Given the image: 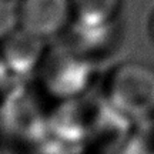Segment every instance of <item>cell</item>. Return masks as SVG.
Returning <instances> with one entry per match:
<instances>
[{
	"label": "cell",
	"mask_w": 154,
	"mask_h": 154,
	"mask_svg": "<svg viewBox=\"0 0 154 154\" xmlns=\"http://www.w3.org/2000/svg\"><path fill=\"white\" fill-rule=\"evenodd\" d=\"M103 99L134 123L154 117V67L140 61L119 64L107 77Z\"/></svg>",
	"instance_id": "1"
},
{
	"label": "cell",
	"mask_w": 154,
	"mask_h": 154,
	"mask_svg": "<svg viewBox=\"0 0 154 154\" xmlns=\"http://www.w3.org/2000/svg\"><path fill=\"white\" fill-rule=\"evenodd\" d=\"M120 0H72L74 20L91 24L114 23Z\"/></svg>",
	"instance_id": "6"
},
{
	"label": "cell",
	"mask_w": 154,
	"mask_h": 154,
	"mask_svg": "<svg viewBox=\"0 0 154 154\" xmlns=\"http://www.w3.org/2000/svg\"><path fill=\"white\" fill-rule=\"evenodd\" d=\"M20 27L19 6L14 0H0V44Z\"/></svg>",
	"instance_id": "7"
},
{
	"label": "cell",
	"mask_w": 154,
	"mask_h": 154,
	"mask_svg": "<svg viewBox=\"0 0 154 154\" xmlns=\"http://www.w3.org/2000/svg\"><path fill=\"white\" fill-rule=\"evenodd\" d=\"M10 79H11L10 74L7 73L6 67L3 66V63H2V60H0V100H2L3 93H5V90H6V83L9 82Z\"/></svg>",
	"instance_id": "8"
},
{
	"label": "cell",
	"mask_w": 154,
	"mask_h": 154,
	"mask_svg": "<svg viewBox=\"0 0 154 154\" xmlns=\"http://www.w3.org/2000/svg\"><path fill=\"white\" fill-rule=\"evenodd\" d=\"M0 127L10 137L40 144L47 134V119L26 88L13 86L0 100Z\"/></svg>",
	"instance_id": "3"
},
{
	"label": "cell",
	"mask_w": 154,
	"mask_h": 154,
	"mask_svg": "<svg viewBox=\"0 0 154 154\" xmlns=\"http://www.w3.org/2000/svg\"><path fill=\"white\" fill-rule=\"evenodd\" d=\"M150 36H151V38L154 42V14L151 17V20H150Z\"/></svg>",
	"instance_id": "9"
},
{
	"label": "cell",
	"mask_w": 154,
	"mask_h": 154,
	"mask_svg": "<svg viewBox=\"0 0 154 154\" xmlns=\"http://www.w3.org/2000/svg\"><path fill=\"white\" fill-rule=\"evenodd\" d=\"M47 51V40L19 27L0 44V60L10 77L24 79L37 72Z\"/></svg>",
	"instance_id": "4"
},
{
	"label": "cell",
	"mask_w": 154,
	"mask_h": 154,
	"mask_svg": "<svg viewBox=\"0 0 154 154\" xmlns=\"http://www.w3.org/2000/svg\"><path fill=\"white\" fill-rule=\"evenodd\" d=\"M44 90L59 101L86 96L96 76V63L66 44L49 49L38 67Z\"/></svg>",
	"instance_id": "2"
},
{
	"label": "cell",
	"mask_w": 154,
	"mask_h": 154,
	"mask_svg": "<svg viewBox=\"0 0 154 154\" xmlns=\"http://www.w3.org/2000/svg\"><path fill=\"white\" fill-rule=\"evenodd\" d=\"M72 10V0H23L19 6L20 27L49 40L67 27Z\"/></svg>",
	"instance_id": "5"
}]
</instances>
